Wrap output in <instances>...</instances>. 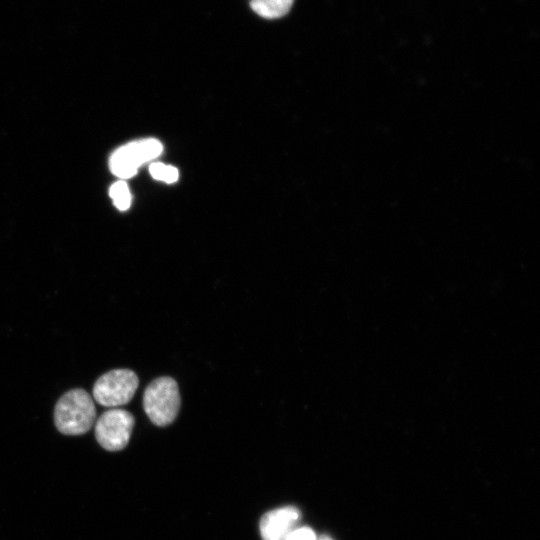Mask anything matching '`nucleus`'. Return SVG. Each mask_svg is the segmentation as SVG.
<instances>
[{"mask_svg": "<svg viewBox=\"0 0 540 540\" xmlns=\"http://www.w3.org/2000/svg\"><path fill=\"white\" fill-rule=\"evenodd\" d=\"M318 540H333L331 537L323 535Z\"/></svg>", "mask_w": 540, "mask_h": 540, "instance_id": "9b49d317", "label": "nucleus"}, {"mask_svg": "<svg viewBox=\"0 0 540 540\" xmlns=\"http://www.w3.org/2000/svg\"><path fill=\"white\" fill-rule=\"evenodd\" d=\"M134 426L133 415L124 409L105 411L96 421L95 437L101 447L108 451L124 449Z\"/></svg>", "mask_w": 540, "mask_h": 540, "instance_id": "39448f33", "label": "nucleus"}, {"mask_svg": "<svg viewBox=\"0 0 540 540\" xmlns=\"http://www.w3.org/2000/svg\"><path fill=\"white\" fill-rule=\"evenodd\" d=\"M162 151V143L154 138L127 143L112 154L110 170L122 180L131 178L141 165L155 159Z\"/></svg>", "mask_w": 540, "mask_h": 540, "instance_id": "20e7f679", "label": "nucleus"}, {"mask_svg": "<svg viewBox=\"0 0 540 540\" xmlns=\"http://www.w3.org/2000/svg\"><path fill=\"white\" fill-rule=\"evenodd\" d=\"M301 518L300 511L293 506L281 507L267 512L260 521L263 540H286Z\"/></svg>", "mask_w": 540, "mask_h": 540, "instance_id": "423d86ee", "label": "nucleus"}, {"mask_svg": "<svg viewBox=\"0 0 540 540\" xmlns=\"http://www.w3.org/2000/svg\"><path fill=\"white\" fill-rule=\"evenodd\" d=\"M286 540H317L314 531L309 527L295 528Z\"/></svg>", "mask_w": 540, "mask_h": 540, "instance_id": "9d476101", "label": "nucleus"}, {"mask_svg": "<svg viewBox=\"0 0 540 540\" xmlns=\"http://www.w3.org/2000/svg\"><path fill=\"white\" fill-rule=\"evenodd\" d=\"M96 418L92 397L76 388L63 394L54 408V423L65 435H82L90 430Z\"/></svg>", "mask_w": 540, "mask_h": 540, "instance_id": "f257e3e1", "label": "nucleus"}, {"mask_svg": "<svg viewBox=\"0 0 540 540\" xmlns=\"http://www.w3.org/2000/svg\"><path fill=\"white\" fill-rule=\"evenodd\" d=\"M109 195L114 205L121 211H125L131 204V193L127 184L123 181L115 182L109 190Z\"/></svg>", "mask_w": 540, "mask_h": 540, "instance_id": "6e6552de", "label": "nucleus"}, {"mask_svg": "<svg viewBox=\"0 0 540 540\" xmlns=\"http://www.w3.org/2000/svg\"><path fill=\"white\" fill-rule=\"evenodd\" d=\"M143 408L153 424L162 427L172 423L180 408L177 382L167 376L153 380L145 389Z\"/></svg>", "mask_w": 540, "mask_h": 540, "instance_id": "f03ea898", "label": "nucleus"}, {"mask_svg": "<svg viewBox=\"0 0 540 540\" xmlns=\"http://www.w3.org/2000/svg\"><path fill=\"white\" fill-rule=\"evenodd\" d=\"M139 380L129 369H115L100 376L93 386V397L102 406L117 407L130 402Z\"/></svg>", "mask_w": 540, "mask_h": 540, "instance_id": "7ed1b4c3", "label": "nucleus"}, {"mask_svg": "<svg viewBox=\"0 0 540 540\" xmlns=\"http://www.w3.org/2000/svg\"><path fill=\"white\" fill-rule=\"evenodd\" d=\"M149 172L154 179L165 183H174L179 177V172L175 167L160 162L152 163Z\"/></svg>", "mask_w": 540, "mask_h": 540, "instance_id": "1a4fd4ad", "label": "nucleus"}, {"mask_svg": "<svg viewBox=\"0 0 540 540\" xmlns=\"http://www.w3.org/2000/svg\"><path fill=\"white\" fill-rule=\"evenodd\" d=\"M294 0H251L252 10L266 19L280 18L287 14Z\"/></svg>", "mask_w": 540, "mask_h": 540, "instance_id": "0eeeda50", "label": "nucleus"}]
</instances>
